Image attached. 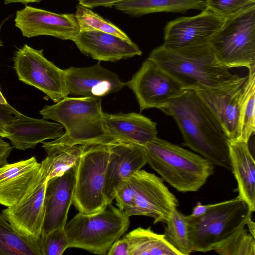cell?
<instances>
[{"label": "cell", "mask_w": 255, "mask_h": 255, "mask_svg": "<svg viewBox=\"0 0 255 255\" xmlns=\"http://www.w3.org/2000/svg\"><path fill=\"white\" fill-rule=\"evenodd\" d=\"M225 19L205 8L196 15L176 18L166 25L163 44L182 48L208 44Z\"/></svg>", "instance_id": "obj_14"}, {"label": "cell", "mask_w": 255, "mask_h": 255, "mask_svg": "<svg viewBox=\"0 0 255 255\" xmlns=\"http://www.w3.org/2000/svg\"><path fill=\"white\" fill-rule=\"evenodd\" d=\"M6 136L13 148L21 150L34 148L39 143L55 139L64 132V127L57 122L35 119L22 114L9 125L3 126Z\"/></svg>", "instance_id": "obj_21"}, {"label": "cell", "mask_w": 255, "mask_h": 255, "mask_svg": "<svg viewBox=\"0 0 255 255\" xmlns=\"http://www.w3.org/2000/svg\"><path fill=\"white\" fill-rule=\"evenodd\" d=\"M0 103L3 104H5L8 103L6 101V100H5L4 97L2 95V94L0 91Z\"/></svg>", "instance_id": "obj_43"}, {"label": "cell", "mask_w": 255, "mask_h": 255, "mask_svg": "<svg viewBox=\"0 0 255 255\" xmlns=\"http://www.w3.org/2000/svg\"><path fill=\"white\" fill-rule=\"evenodd\" d=\"M109 255H129V246L124 236L117 240L110 247L107 253Z\"/></svg>", "instance_id": "obj_35"}, {"label": "cell", "mask_w": 255, "mask_h": 255, "mask_svg": "<svg viewBox=\"0 0 255 255\" xmlns=\"http://www.w3.org/2000/svg\"><path fill=\"white\" fill-rule=\"evenodd\" d=\"M148 58L176 79L187 90L219 88L241 76L221 66L208 44L172 48L163 44L153 49Z\"/></svg>", "instance_id": "obj_3"}, {"label": "cell", "mask_w": 255, "mask_h": 255, "mask_svg": "<svg viewBox=\"0 0 255 255\" xmlns=\"http://www.w3.org/2000/svg\"><path fill=\"white\" fill-rule=\"evenodd\" d=\"M14 22L27 38L48 35L73 41L80 32L75 13H56L29 5L16 12Z\"/></svg>", "instance_id": "obj_13"}, {"label": "cell", "mask_w": 255, "mask_h": 255, "mask_svg": "<svg viewBox=\"0 0 255 255\" xmlns=\"http://www.w3.org/2000/svg\"><path fill=\"white\" fill-rule=\"evenodd\" d=\"M206 0H128L114 7L132 16L160 12H183L189 9L203 10Z\"/></svg>", "instance_id": "obj_24"}, {"label": "cell", "mask_w": 255, "mask_h": 255, "mask_svg": "<svg viewBox=\"0 0 255 255\" xmlns=\"http://www.w3.org/2000/svg\"><path fill=\"white\" fill-rule=\"evenodd\" d=\"M126 86L135 95L140 112L163 108L186 91L179 82L148 58L126 82Z\"/></svg>", "instance_id": "obj_11"}, {"label": "cell", "mask_w": 255, "mask_h": 255, "mask_svg": "<svg viewBox=\"0 0 255 255\" xmlns=\"http://www.w3.org/2000/svg\"><path fill=\"white\" fill-rule=\"evenodd\" d=\"M6 136L3 127L0 124V137L5 138Z\"/></svg>", "instance_id": "obj_42"}, {"label": "cell", "mask_w": 255, "mask_h": 255, "mask_svg": "<svg viewBox=\"0 0 255 255\" xmlns=\"http://www.w3.org/2000/svg\"><path fill=\"white\" fill-rule=\"evenodd\" d=\"M64 71L69 95L102 98L126 86L117 73L99 63L86 67H71Z\"/></svg>", "instance_id": "obj_17"}, {"label": "cell", "mask_w": 255, "mask_h": 255, "mask_svg": "<svg viewBox=\"0 0 255 255\" xmlns=\"http://www.w3.org/2000/svg\"><path fill=\"white\" fill-rule=\"evenodd\" d=\"M129 217L112 203L90 214L78 212L66 223L64 231L69 248L106 255L111 245L128 230Z\"/></svg>", "instance_id": "obj_7"}, {"label": "cell", "mask_w": 255, "mask_h": 255, "mask_svg": "<svg viewBox=\"0 0 255 255\" xmlns=\"http://www.w3.org/2000/svg\"><path fill=\"white\" fill-rule=\"evenodd\" d=\"M129 246V255H181L166 240L164 234L150 227L137 228L125 236Z\"/></svg>", "instance_id": "obj_25"}, {"label": "cell", "mask_w": 255, "mask_h": 255, "mask_svg": "<svg viewBox=\"0 0 255 255\" xmlns=\"http://www.w3.org/2000/svg\"><path fill=\"white\" fill-rule=\"evenodd\" d=\"M211 204L203 205L201 202H198L193 208L190 215L192 217H199L205 214L210 207Z\"/></svg>", "instance_id": "obj_38"}, {"label": "cell", "mask_w": 255, "mask_h": 255, "mask_svg": "<svg viewBox=\"0 0 255 255\" xmlns=\"http://www.w3.org/2000/svg\"><path fill=\"white\" fill-rule=\"evenodd\" d=\"M11 16V15H9L6 18H5L1 22V23L0 24V30H1V27L2 26V25L4 24V23L6 22V20H7ZM3 42L1 40L0 38V47H1V46H3Z\"/></svg>", "instance_id": "obj_41"}, {"label": "cell", "mask_w": 255, "mask_h": 255, "mask_svg": "<svg viewBox=\"0 0 255 255\" xmlns=\"http://www.w3.org/2000/svg\"><path fill=\"white\" fill-rule=\"evenodd\" d=\"M115 199L118 208L128 217H150L154 224L165 222L179 205L176 197L161 178L142 169L124 184Z\"/></svg>", "instance_id": "obj_5"}, {"label": "cell", "mask_w": 255, "mask_h": 255, "mask_svg": "<svg viewBox=\"0 0 255 255\" xmlns=\"http://www.w3.org/2000/svg\"><path fill=\"white\" fill-rule=\"evenodd\" d=\"M79 4L91 8L97 6L112 7L128 0H78Z\"/></svg>", "instance_id": "obj_36"}, {"label": "cell", "mask_w": 255, "mask_h": 255, "mask_svg": "<svg viewBox=\"0 0 255 255\" xmlns=\"http://www.w3.org/2000/svg\"><path fill=\"white\" fill-rule=\"evenodd\" d=\"M102 98L66 97L39 112L42 118L61 124L65 130L59 138L43 141L47 155L77 145L109 143L116 140L105 131Z\"/></svg>", "instance_id": "obj_2"}, {"label": "cell", "mask_w": 255, "mask_h": 255, "mask_svg": "<svg viewBox=\"0 0 255 255\" xmlns=\"http://www.w3.org/2000/svg\"><path fill=\"white\" fill-rule=\"evenodd\" d=\"M45 179L34 156L0 166V204L15 205Z\"/></svg>", "instance_id": "obj_16"}, {"label": "cell", "mask_w": 255, "mask_h": 255, "mask_svg": "<svg viewBox=\"0 0 255 255\" xmlns=\"http://www.w3.org/2000/svg\"><path fill=\"white\" fill-rule=\"evenodd\" d=\"M253 212L238 196L211 204L203 215H186L193 251L206 253L236 230L245 227Z\"/></svg>", "instance_id": "obj_8"}, {"label": "cell", "mask_w": 255, "mask_h": 255, "mask_svg": "<svg viewBox=\"0 0 255 255\" xmlns=\"http://www.w3.org/2000/svg\"><path fill=\"white\" fill-rule=\"evenodd\" d=\"M41 255L39 241H33L17 233L0 214V255Z\"/></svg>", "instance_id": "obj_26"}, {"label": "cell", "mask_w": 255, "mask_h": 255, "mask_svg": "<svg viewBox=\"0 0 255 255\" xmlns=\"http://www.w3.org/2000/svg\"><path fill=\"white\" fill-rule=\"evenodd\" d=\"M86 145H77L47 155L40 163L44 175L48 180L63 175L75 167Z\"/></svg>", "instance_id": "obj_27"}, {"label": "cell", "mask_w": 255, "mask_h": 255, "mask_svg": "<svg viewBox=\"0 0 255 255\" xmlns=\"http://www.w3.org/2000/svg\"><path fill=\"white\" fill-rule=\"evenodd\" d=\"M80 31H98L130 39L123 30L89 8L79 4L75 13Z\"/></svg>", "instance_id": "obj_31"}, {"label": "cell", "mask_w": 255, "mask_h": 255, "mask_svg": "<svg viewBox=\"0 0 255 255\" xmlns=\"http://www.w3.org/2000/svg\"><path fill=\"white\" fill-rule=\"evenodd\" d=\"M212 251L222 255H255V237L242 227L218 243Z\"/></svg>", "instance_id": "obj_30"}, {"label": "cell", "mask_w": 255, "mask_h": 255, "mask_svg": "<svg viewBox=\"0 0 255 255\" xmlns=\"http://www.w3.org/2000/svg\"><path fill=\"white\" fill-rule=\"evenodd\" d=\"M247 75L225 86L195 91L224 129L228 139H240V115Z\"/></svg>", "instance_id": "obj_12"}, {"label": "cell", "mask_w": 255, "mask_h": 255, "mask_svg": "<svg viewBox=\"0 0 255 255\" xmlns=\"http://www.w3.org/2000/svg\"><path fill=\"white\" fill-rule=\"evenodd\" d=\"M146 164L144 145L120 140L112 144L104 190L107 205L112 203L119 190Z\"/></svg>", "instance_id": "obj_15"}, {"label": "cell", "mask_w": 255, "mask_h": 255, "mask_svg": "<svg viewBox=\"0 0 255 255\" xmlns=\"http://www.w3.org/2000/svg\"><path fill=\"white\" fill-rule=\"evenodd\" d=\"M115 141L85 145L76 166L73 204L79 212L93 214L107 205L104 193L105 174L110 147Z\"/></svg>", "instance_id": "obj_9"}, {"label": "cell", "mask_w": 255, "mask_h": 255, "mask_svg": "<svg viewBox=\"0 0 255 255\" xmlns=\"http://www.w3.org/2000/svg\"><path fill=\"white\" fill-rule=\"evenodd\" d=\"M208 44L221 66L255 71V5L226 18Z\"/></svg>", "instance_id": "obj_6"}, {"label": "cell", "mask_w": 255, "mask_h": 255, "mask_svg": "<svg viewBox=\"0 0 255 255\" xmlns=\"http://www.w3.org/2000/svg\"><path fill=\"white\" fill-rule=\"evenodd\" d=\"M76 166L63 175L47 181L44 197L45 217L41 236L56 229H64L69 209L73 204Z\"/></svg>", "instance_id": "obj_20"}, {"label": "cell", "mask_w": 255, "mask_h": 255, "mask_svg": "<svg viewBox=\"0 0 255 255\" xmlns=\"http://www.w3.org/2000/svg\"><path fill=\"white\" fill-rule=\"evenodd\" d=\"M73 41L82 54L99 61L116 62L142 54L130 39L104 32L80 31Z\"/></svg>", "instance_id": "obj_19"}, {"label": "cell", "mask_w": 255, "mask_h": 255, "mask_svg": "<svg viewBox=\"0 0 255 255\" xmlns=\"http://www.w3.org/2000/svg\"><path fill=\"white\" fill-rule=\"evenodd\" d=\"M41 255H62L69 248L67 236L63 228L52 230L39 239Z\"/></svg>", "instance_id": "obj_32"}, {"label": "cell", "mask_w": 255, "mask_h": 255, "mask_svg": "<svg viewBox=\"0 0 255 255\" xmlns=\"http://www.w3.org/2000/svg\"><path fill=\"white\" fill-rule=\"evenodd\" d=\"M247 226L248 229V230L250 232V233L254 237H255V222L252 220V218H251L246 224Z\"/></svg>", "instance_id": "obj_40"}, {"label": "cell", "mask_w": 255, "mask_h": 255, "mask_svg": "<svg viewBox=\"0 0 255 255\" xmlns=\"http://www.w3.org/2000/svg\"><path fill=\"white\" fill-rule=\"evenodd\" d=\"M48 180H43L15 205L2 210L1 214L22 236L38 241L45 217L44 197Z\"/></svg>", "instance_id": "obj_18"}, {"label": "cell", "mask_w": 255, "mask_h": 255, "mask_svg": "<svg viewBox=\"0 0 255 255\" xmlns=\"http://www.w3.org/2000/svg\"><path fill=\"white\" fill-rule=\"evenodd\" d=\"M165 223L166 227L164 235L167 242L181 255H188L192 253L186 215L176 208Z\"/></svg>", "instance_id": "obj_28"}, {"label": "cell", "mask_w": 255, "mask_h": 255, "mask_svg": "<svg viewBox=\"0 0 255 255\" xmlns=\"http://www.w3.org/2000/svg\"><path fill=\"white\" fill-rule=\"evenodd\" d=\"M255 5V0H206L205 9L226 18Z\"/></svg>", "instance_id": "obj_33"}, {"label": "cell", "mask_w": 255, "mask_h": 255, "mask_svg": "<svg viewBox=\"0 0 255 255\" xmlns=\"http://www.w3.org/2000/svg\"><path fill=\"white\" fill-rule=\"evenodd\" d=\"M12 149V145L0 137V166L7 163V158Z\"/></svg>", "instance_id": "obj_37"}, {"label": "cell", "mask_w": 255, "mask_h": 255, "mask_svg": "<svg viewBox=\"0 0 255 255\" xmlns=\"http://www.w3.org/2000/svg\"><path fill=\"white\" fill-rule=\"evenodd\" d=\"M5 4L13 3H20L26 5L29 3L39 2L42 0H3Z\"/></svg>", "instance_id": "obj_39"}, {"label": "cell", "mask_w": 255, "mask_h": 255, "mask_svg": "<svg viewBox=\"0 0 255 255\" xmlns=\"http://www.w3.org/2000/svg\"><path fill=\"white\" fill-rule=\"evenodd\" d=\"M144 146L147 163L179 192L197 191L214 173V164L201 155L157 136Z\"/></svg>", "instance_id": "obj_4"}, {"label": "cell", "mask_w": 255, "mask_h": 255, "mask_svg": "<svg viewBox=\"0 0 255 255\" xmlns=\"http://www.w3.org/2000/svg\"><path fill=\"white\" fill-rule=\"evenodd\" d=\"M255 131V71H249L245 83L240 115L239 140L249 142Z\"/></svg>", "instance_id": "obj_29"}, {"label": "cell", "mask_w": 255, "mask_h": 255, "mask_svg": "<svg viewBox=\"0 0 255 255\" xmlns=\"http://www.w3.org/2000/svg\"><path fill=\"white\" fill-rule=\"evenodd\" d=\"M13 61L19 81L42 91L55 103L68 97L64 69L47 59L43 49L25 44L15 52Z\"/></svg>", "instance_id": "obj_10"}, {"label": "cell", "mask_w": 255, "mask_h": 255, "mask_svg": "<svg viewBox=\"0 0 255 255\" xmlns=\"http://www.w3.org/2000/svg\"><path fill=\"white\" fill-rule=\"evenodd\" d=\"M159 110L174 119L183 136V145L214 165L232 171L227 135L194 90H186Z\"/></svg>", "instance_id": "obj_1"}, {"label": "cell", "mask_w": 255, "mask_h": 255, "mask_svg": "<svg viewBox=\"0 0 255 255\" xmlns=\"http://www.w3.org/2000/svg\"><path fill=\"white\" fill-rule=\"evenodd\" d=\"M230 157L237 182L238 196L255 211V161L249 142L229 139Z\"/></svg>", "instance_id": "obj_23"}, {"label": "cell", "mask_w": 255, "mask_h": 255, "mask_svg": "<svg viewBox=\"0 0 255 255\" xmlns=\"http://www.w3.org/2000/svg\"><path fill=\"white\" fill-rule=\"evenodd\" d=\"M21 114L8 103H0V124L3 127L10 124Z\"/></svg>", "instance_id": "obj_34"}, {"label": "cell", "mask_w": 255, "mask_h": 255, "mask_svg": "<svg viewBox=\"0 0 255 255\" xmlns=\"http://www.w3.org/2000/svg\"><path fill=\"white\" fill-rule=\"evenodd\" d=\"M103 125L109 136L141 145H145L157 136L156 124L138 113H104Z\"/></svg>", "instance_id": "obj_22"}]
</instances>
